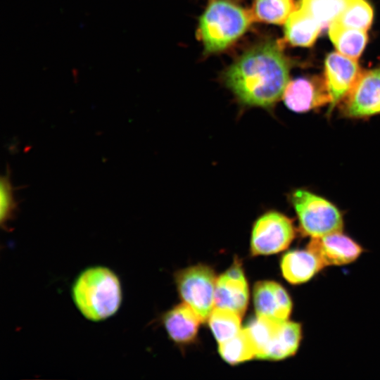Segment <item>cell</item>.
<instances>
[{
    "mask_svg": "<svg viewBox=\"0 0 380 380\" xmlns=\"http://www.w3.org/2000/svg\"><path fill=\"white\" fill-rule=\"evenodd\" d=\"M291 63L281 44L267 40L242 53L224 71V85L239 104L272 109L289 82Z\"/></svg>",
    "mask_w": 380,
    "mask_h": 380,
    "instance_id": "cell-1",
    "label": "cell"
},
{
    "mask_svg": "<svg viewBox=\"0 0 380 380\" xmlns=\"http://www.w3.org/2000/svg\"><path fill=\"white\" fill-rule=\"evenodd\" d=\"M73 302L84 318L101 322L114 315L122 300L118 275L104 266H92L82 271L73 282Z\"/></svg>",
    "mask_w": 380,
    "mask_h": 380,
    "instance_id": "cell-2",
    "label": "cell"
},
{
    "mask_svg": "<svg viewBox=\"0 0 380 380\" xmlns=\"http://www.w3.org/2000/svg\"><path fill=\"white\" fill-rule=\"evenodd\" d=\"M253 19L252 11L232 0H210L197 31L204 52L215 53L229 48L248 30Z\"/></svg>",
    "mask_w": 380,
    "mask_h": 380,
    "instance_id": "cell-3",
    "label": "cell"
},
{
    "mask_svg": "<svg viewBox=\"0 0 380 380\" xmlns=\"http://www.w3.org/2000/svg\"><path fill=\"white\" fill-rule=\"evenodd\" d=\"M290 201L305 235L317 238L342 231V213L327 199L307 189H298L291 194Z\"/></svg>",
    "mask_w": 380,
    "mask_h": 380,
    "instance_id": "cell-4",
    "label": "cell"
},
{
    "mask_svg": "<svg viewBox=\"0 0 380 380\" xmlns=\"http://www.w3.org/2000/svg\"><path fill=\"white\" fill-rule=\"evenodd\" d=\"M216 281L213 270L205 265L189 267L175 274V283L182 299L202 322L208 319L214 309Z\"/></svg>",
    "mask_w": 380,
    "mask_h": 380,
    "instance_id": "cell-5",
    "label": "cell"
},
{
    "mask_svg": "<svg viewBox=\"0 0 380 380\" xmlns=\"http://www.w3.org/2000/svg\"><path fill=\"white\" fill-rule=\"evenodd\" d=\"M296 236L291 218L284 214L270 210L254 222L251 236L253 255H268L287 248Z\"/></svg>",
    "mask_w": 380,
    "mask_h": 380,
    "instance_id": "cell-6",
    "label": "cell"
},
{
    "mask_svg": "<svg viewBox=\"0 0 380 380\" xmlns=\"http://www.w3.org/2000/svg\"><path fill=\"white\" fill-rule=\"evenodd\" d=\"M343 101L342 110L348 118L380 114V67L362 71Z\"/></svg>",
    "mask_w": 380,
    "mask_h": 380,
    "instance_id": "cell-7",
    "label": "cell"
},
{
    "mask_svg": "<svg viewBox=\"0 0 380 380\" xmlns=\"http://www.w3.org/2000/svg\"><path fill=\"white\" fill-rule=\"evenodd\" d=\"M361 72L357 61L339 52L327 55L324 62V79L330 99L329 113L343 100Z\"/></svg>",
    "mask_w": 380,
    "mask_h": 380,
    "instance_id": "cell-8",
    "label": "cell"
},
{
    "mask_svg": "<svg viewBox=\"0 0 380 380\" xmlns=\"http://www.w3.org/2000/svg\"><path fill=\"white\" fill-rule=\"evenodd\" d=\"M282 99L286 106L296 113H305L324 104L330 99L324 78L298 77L289 81Z\"/></svg>",
    "mask_w": 380,
    "mask_h": 380,
    "instance_id": "cell-9",
    "label": "cell"
},
{
    "mask_svg": "<svg viewBox=\"0 0 380 380\" xmlns=\"http://www.w3.org/2000/svg\"><path fill=\"white\" fill-rule=\"evenodd\" d=\"M248 286L241 263L235 261L216 281L215 306L242 316L248 303Z\"/></svg>",
    "mask_w": 380,
    "mask_h": 380,
    "instance_id": "cell-10",
    "label": "cell"
},
{
    "mask_svg": "<svg viewBox=\"0 0 380 380\" xmlns=\"http://www.w3.org/2000/svg\"><path fill=\"white\" fill-rule=\"evenodd\" d=\"M307 248L311 251L323 265H344L356 260L363 249L353 239L341 232L311 238Z\"/></svg>",
    "mask_w": 380,
    "mask_h": 380,
    "instance_id": "cell-11",
    "label": "cell"
},
{
    "mask_svg": "<svg viewBox=\"0 0 380 380\" xmlns=\"http://www.w3.org/2000/svg\"><path fill=\"white\" fill-rule=\"evenodd\" d=\"M253 304L257 316L275 321L288 320L292 311V300L286 289L272 281L255 284Z\"/></svg>",
    "mask_w": 380,
    "mask_h": 380,
    "instance_id": "cell-12",
    "label": "cell"
},
{
    "mask_svg": "<svg viewBox=\"0 0 380 380\" xmlns=\"http://www.w3.org/2000/svg\"><path fill=\"white\" fill-rule=\"evenodd\" d=\"M324 266L308 248L286 253L281 260L284 279L291 284H301L313 278Z\"/></svg>",
    "mask_w": 380,
    "mask_h": 380,
    "instance_id": "cell-13",
    "label": "cell"
},
{
    "mask_svg": "<svg viewBox=\"0 0 380 380\" xmlns=\"http://www.w3.org/2000/svg\"><path fill=\"white\" fill-rule=\"evenodd\" d=\"M201 319L186 303L179 304L163 317V324L169 336L176 343H188L193 341L198 334Z\"/></svg>",
    "mask_w": 380,
    "mask_h": 380,
    "instance_id": "cell-14",
    "label": "cell"
},
{
    "mask_svg": "<svg viewBox=\"0 0 380 380\" xmlns=\"http://www.w3.org/2000/svg\"><path fill=\"white\" fill-rule=\"evenodd\" d=\"M284 25L286 41L300 47L311 46L322 29L308 11L299 6L291 13Z\"/></svg>",
    "mask_w": 380,
    "mask_h": 380,
    "instance_id": "cell-15",
    "label": "cell"
},
{
    "mask_svg": "<svg viewBox=\"0 0 380 380\" xmlns=\"http://www.w3.org/2000/svg\"><path fill=\"white\" fill-rule=\"evenodd\" d=\"M302 337L299 323L281 322L267 352L265 359L281 360L293 356L298 350Z\"/></svg>",
    "mask_w": 380,
    "mask_h": 380,
    "instance_id": "cell-16",
    "label": "cell"
},
{
    "mask_svg": "<svg viewBox=\"0 0 380 380\" xmlns=\"http://www.w3.org/2000/svg\"><path fill=\"white\" fill-rule=\"evenodd\" d=\"M329 37L338 52L357 61L367 42L366 31L346 27L333 21L329 26Z\"/></svg>",
    "mask_w": 380,
    "mask_h": 380,
    "instance_id": "cell-17",
    "label": "cell"
},
{
    "mask_svg": "<svg viewBox=\"0 0 380 380\" xmlns=\"http://www.w3.org/2000/svg\"><path fill=\"white\" fill-rule=\"evenodd\" d=\"M219 353L229 364L236 365L255 357V349L252 339L244 328L232 338L219 344Z\"/></svg>",
    "mask_w": 380,
    "mask_h": 380,
    "instance_id": "cell-18",
    "label": "cell"
},
{
    "mask_svg": "<svg viewBox=\"0 0 380 380\" xmlns=\"http://www.w3.org/2000/svg\"><path fill=\"white\" fill-rule=\"evenodd\" d=\"M281 322L256 315L246 324L245 329L253 343L255 357L265 359L268 348Z\"/></svg>",
    "mask_w": 380,
    "mask_h": 380,
    "instance_id": "cell-19",
    "label": "cell"
},
{
    "mask_svg": "<svg viewBox=\"0 0 380 380\" xmlns=\"http://www.w3.org/2000/svg\"><path fill=\"white\" fill-rule=\"evenodd\" d=\"M241 317L240 315L228 309L217 307L213 309L208 319V324L219 344L239 333Z\"/></svg>",
    "mask_w": 380,
    "mask_h": 380,
    "instance_id": "cell-20",
    "label": "cell"
},
{
    "mask_svg": "<svg viewBox=\"0 0 380 380\" xmlns=\"http://www.w3.org/2000/svg\"><path fill=\"white\" fill-rule=\"evenodd\" d=\"M296 9L293 0H255L252 13L254 19L275 24H284Z\"/></svg>",
    "mask_w": 380,
    "mask_h": 380,
    "instance_id": "cell-21",
    "label": "cell"
},
{
    "mask_svg": "<svg viewBox=\"0 0 380 380\" xmlns=\"http://www.w3.org/2000/svg\"><path fill=\"white\" fill-rule=\"evenodd\" d=\"M351 0H300L298 6L308 11L322 26H329Z\"/></svg>",
    "mask_w": 380,
    "mask_h": 380,
    "instance_id": "cell-22",
    "label": "cell"
},
{
    "mask_svg": "<svg viewBox=\"0 0 380 380\" xmlns=\"http://www.w3.org/2000/svg\"><path fill=\"white\" fill-rule=\"evenodd\" d=\"M373 20V10L367 0H351L346 9L334 21L355 29L367 31Z\"/></svg>",
    "mask_w": 380,
    "mask_h": 380,
    "instance_id": "cell-23",
    "label": "cell"
},
{
    "mask_svg": "<svg viewBox=\"0 0 380 380\" xmlns=\"http://www.w3.org/2000/svg\"><path fill=\"white\" fill-rule=\"evenodd\" d=\"M15 188L11 182V170L6 167V172L0 178V223L2 229L11 231L8 222L14 219L18 210V203L14 198Z\"/></svg>",
    "mask_w": 380,
    "mask_h": 380,
    "instance_id": "cell-24",
    "label": "cell"
}]
</instances>
